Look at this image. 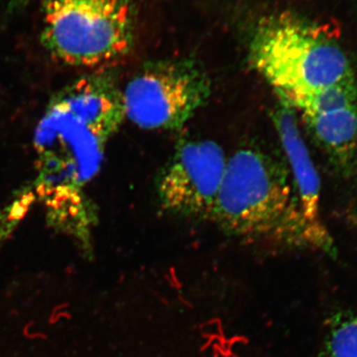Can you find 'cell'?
Listing matches in <instances>:
<instances>
[{
    "label": "cell",
    "mask_w": 357,
    "mask_h": 357,
    "mask_svg": "<svg viewBox=\"0 0 357 357\" xmlns=\"http://www.w3.org/2000/svg\"><path fill=\"white\" fill-rule=\"evenodd\" d=\"M302 117L338 172L351 177L357 167V103Z\"/></svg>",
    "instance_id": "cell-8"
},
{
    "label": "cell",
    "mask_w": 357,
    "mask_h": 357,
    "mask_svg": "<svg viewBox=\"0 0 357 357\" xmlns=\"http://www.w3.org/2000/svg\"><path fill=\"white\" fill-rule=\"evenodd\" d=\"M124 119L122 91L109 75H89L61 89L35 131L42 194L70 198L95 177Z\"/></svg>",
    "instance_id": "cell-1"
},
{
    "label": "cell",
    "mask_w": 357,
    "mask_h": 357,
    "mask_svg": "<svg viewBox=\"0 0 357 357\" xmlns=\"http://www.w3.org/2000/svg\"><path fill=\"white\" fill-rule=\"evenodd\" d=\"M43 16L42 44L63 64L105 67L132 46L133 13L128 0H46Z\"/></svg>",
    "instance_id": "cell-4"
},
{
    "label": "cell",
    "mask_w": 357,
    "mask_h": 357,
    "mask_svg": "<svg viewBox=\"0 0 357 357\" xmlns=\"http://www.w3.org/2000/svg\"><path fill=\"white\" fill-rule=\"evenodd\" d=\"M227 164L215 141H181L157 181L162 208L178 217L210 220Z\"/></svg>",
    "instance_id": "cell-6"
},
{
    "label": "cell",
    "mask_w": 357,
    "mask_h": 357,
    "mask_svg": "<svg viewBox=\"0 0 357 357\" xmlns=\"http://www.w3.org/2000/svg\"><path fill=\"white\" fill-rule=\"evenodd\" d=\"M210 220L244 243L337 256L332 234L305 218L287 166L255 148L227 159Z\"/></svg>",
    "instance_id": "cell-2"
},
{
    "label": "cell",
    "mask_w": 357,
    "mask_h": 357,
    "mask_svg": "<svg viewBox=\"0 0 357 357\" xmlns=\"http://www.w3.org/2000/svg\"><path fill=\"white\" fill-rule=\"evenodd\" d=\"M272 121L288 161V170L303 213L314 229L330 232L321 215V182L306 143L301 135L295 109L283 98L272 112Z\"/></svg>",
    "instance_id": "cell-7"
},
{
    "label": "cell",
    "mask_w": 357,
    "mask_h": 357,
    "mask_svg": "<svg viewBox=\"0 0 357 357\" xmlns=\"http://www.w3.org/2000/svg\"><path fill=\"white\" fill-rule=\"evenodd\" d=\"M249 60L277 96L288 102L357 79L354 65L337 40L293 14L259 21L249 43Z\"/></svg>",
    "instance_id": "cell-3"
},
{
    "label": "cell",
    "mask_w": 357,
    "mask_h": 357,
    "mask_svg": "<svg viewBox=\"0 0 357 357\" xmlns=\"http://www.w3.org/2000/svg\"><path fill=\"white\" fill-rule=\"evenodd\" d=\"M317 357H357V312H335L326 321Z\"/></svg>",
    "instance_id": "cell-9"
},
{
    "label": "cell",
    "mask_w": 357,
    "mask_h": 357,
    "mask_svg": "<svg viewBox=\"0 0 357 357\" xmlns=\"http://www.w3.org/2000/svg\"><path fill=\"white\" fill-rule=\"evenodd\" d=\"M31 1L32 0H10L8 7L10 10L16 11L28 6Z\"/></svg>",
    "instance_id": "cell-10"
},
{
    "label": "cell",
    "mask_w": 357,
    "mask_h": 357,
    "mask_svg": "<svg viewBox=\"0 0 357 357\" xmlns=\"http://www.w3.org/2000/svg\"><path fill=\"white\" fill-rule=\"evenodd\" d=\"M211 91L208 75L192 61L152 63L122 91L126 117L143 129H178L206 105Z\"/></svg>",
    "instance_id": "cell-5"
}]
</instances>
